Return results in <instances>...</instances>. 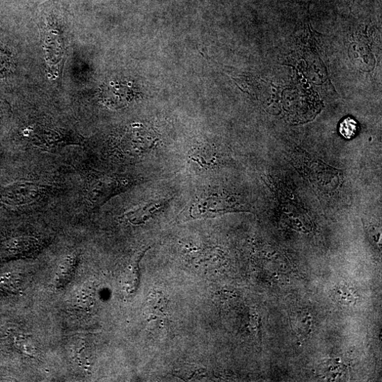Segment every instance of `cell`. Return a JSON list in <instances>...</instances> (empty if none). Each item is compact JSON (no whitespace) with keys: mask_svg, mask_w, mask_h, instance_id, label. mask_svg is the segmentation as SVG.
<instances>
[{"mask_svg":"<svg viewBox=\"0 0 382 382\" xmlns=\"http://www.w3.org/2000/svg\"><path fill=\"white\" fill-rule=\"evenodd\" d=\"M224 202L216 197L201 198L188 209L186 218L197 220L216 217L224 210Z\"/></svg>","mask_w":382,"mask_h":382,"instance_id":"cell-1","label":"cell"},{"mask_svg":"<svg viewBox=\"0 0 382 382\" xmlns=\"http://www.w3.org/2000/svg\"><path fill=\"white\" fill-rule=\"evenodd\" d=\"M39 193L36 185L19 183L8 187L3 193V200L8 204L22 205L35 200Z\"/></svg>","mask_w":382,"mask_h":382,"instance_id":"cell-2","label":"cell"},{"mask_svg":"<svg viewBox=\"0 0 382 382\" xmlns=\"http://www.w3.org/2000/svg\"><path fill=\"white\" fill-rule=\"evenodd\" d=\"M166 203L167 201L163 200H154L138 209L127 212L125 217L132 225H142L153 218L166 206Z\"/></svg>","mask_w":382,"mask_h":382,"instance_id":"cell-3","label":"cell"},{"mask_svg":"<svg viewBox=\"0 0 382 382\" xmlns=\"http://www.w3.org/2000/svg\"><path fill=\"white\" fill-rule=\"evenodd\" d=\"M166 305L167 301L161 293H153L150 294L147 303V315L152 320L163 317L166 312Z\"/></svg>","mask_w":382,"mask_h":382,"instance_id":"cell-4","label":"cell"},{"mask_svg":"<svg viewBox=\"0 0 382 382\" xmlns=\"http://www.w3.org/2000/svg\"><path fill=\"white\" fill-rule=\"evenodd\" d=\"M111 180H100V182L94 186L90 193V198L93 202L99 203V202L104 200L107 196L111 195L114 186H116V184Z\"/></svg>","mask_w":382,"mask_h":382,"instance_id":"cell-5","label":"cell"},{"mask_svg":"<svg viewBox=\"0 0 382 382\" xmlns=\"http://www.w3.org/2000/svg\"><path fill=\"white\" fill-rule=\"evenodd\" d=\"M358 132V122L352 117H347L340 123L339 132L347 140L353 138Z\"/></svg>","mask_w":382,"mask_h":382,"instance_id":"cell-6","label":"cell"},{"mask_svg":"<svg viewBox=\"0 0 382 382\" xmlns=\"http://www.w3.org/2000/svg\"><path fill=\"white\" fill-rule=\"evenodd\" d=\"M175 373L177 376L184 380H190L194 377L203 376L205 369L196 365H186L184 367L179 369Z\"/></svg>","mask_w":382,"mask_h":382,"instance_id":"cell-7","label":"cell"},{"mask_svg":"<svg viewBox=\"0 0 382 382\" xmlns=\"http://www.w3.org/2000/svg\"><path fill=\"white\" fill-rule=\"evenodd\" d=\"M17 345L19 349L28 355H32L34 352V347L30 339L26 336H20L17 339Z\"/></svg>","mask_w":382,"mask_h":382,"instance_id":"cell-8","label":"cell"}]
</instances>
